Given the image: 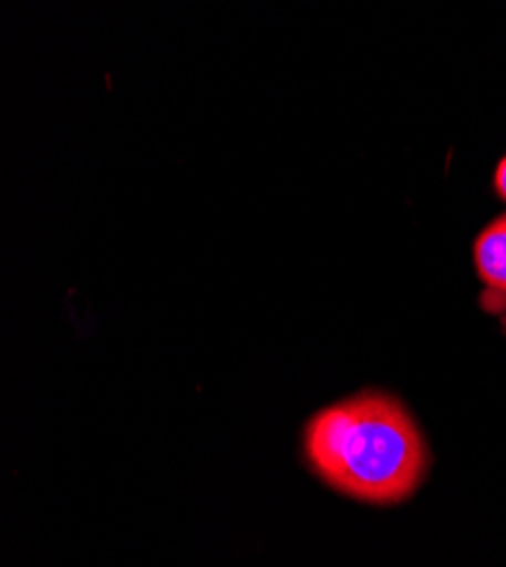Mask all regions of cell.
<instances>
[{
	"label": "cell",
	"mask_w": 506,
	"mask_h": 567,
	"mask_svg": "<svg viewBox=\"0 0 506 567\" xmlns=\"http://www.w3.org/2000/svg\"><path fill=\"white\" fill-rule=\"evenodd\" d=\"M304 454L337 493L378 506L409 499L430 470L419 422L382 391H363L320 409L304 427Z\"/></svg>",
	"instance_id": "1"
},
{
	"label": "cell",
	"mask_w": 506,
	"mask_h": 567,
	"mask_svg": "<svg viewBox=\"0 0 506 567\" xmlns=\"http://www.w3.org/2000/svg\"><path fill=\"white\" fill-rule=\"evenodd\" d=\"M473 257L477 275L486 287L490 291L506 293V212L479 231Z\"/></svg>",
	"instance_id": "2"
},
{
	"label": "cell",
	"mask_w": 506,
	"mask_h": 567,
	"mask_svg": "<svg viewBox=\"0 0 506 567\" xmlns=\"http://www.w3.org/2000/svg\"><path fill=\"white\" fill-rule=\"evenodd\" d=\"M493 184H495V194L506 203V155L499 159V164L495 168Z\"/></svg>",
	"instance_id": "3"
}]
</instances>
